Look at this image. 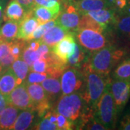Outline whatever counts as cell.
<instances>
[{"label": "cell", "mask_w": 130, "mask_h": 130, "mask_svg": "<svg viewBox=\"0 0 130 130\" xmlns=\"http://www.w3.org/2000/svg\"><path fill=\"white\" fill-rule=\"evenodd\" d=\"M10 52V41H2L0 43V58L7 55Z\"/></svg>", "instance_id": "obj_39"}, {"label": "cell", "mask_w": 130, "mask_h": 130, "mask_svg": "<svg viewBox=\"0 0 130 130\" xmlns=\"http://www.w3.org/2000/svg\"><path fill=\"white\" fill-rule=\"evenodd\" d=\"M41 85L51 104L61 97L62 92L61 88V82L59 78L48 77L42 82Z\"/></svg>", "instance_id": "obj_15"}, {"label": "cell", "mask_w": 130, "mask_h": 130, "mask_svg": "<svg viewBox=\"0 0 130 130\" xmlns=\"http://www.w3.org/2000/svg\"><path fill=\"white\" fill-rule=\"evenodd\" d=\"M4 70H5L3 69V67H2V66L0 65V74L2 73V72H3Z\"/></svg>", "instance_id": "obj_43"}, {"label": "cell", "mask_w": 130, "mask_h": 130, "mask_svg": "<svg viewBox=\"0 0 130 130\" xmlns=\"http://www.w3.org/2000/svg\"><path fill=\"white\" fill-rule=\"evenodd\" d=\"M19 22L7 20L0 28V39L2 41H12L17 38Z\"/></svg>", "instance_id": "obj_23"}, {"label": "cell", "mask_w": 130, "mask_h": 130, "mask_svg": "<svg viewBox=\"0 0 130 130\" xmlns=\"http://www.w3.org/2000/svg\"><path fill=\"white\" fill-rule=\"evenodd\" d=\"M85 14L94 19L98 23L108 28L109 25H114L116 18V12L112 8H104L95 11L88 12Z\"/></svg>", "instance_id": "obj_16"}, {"label": "cell", "mask_w": 130, "mask_h": 130, "mask_svg": "<svg viewBox=\"0 0 130 130\" xmlns=\"http://www.w3.org/2000/svg\"><path fill=\"white\" fill-rule=\"evenodd\" d=\"M1 42H2V41H1V39H0V43H1Z\"/></svg>", "instance_id": "obj_44"}, {"label": "cell", "mask_w": 130, "mask_h": 130, "mask_svg": "<svg viewBox=\"0 0 130 130\" xmlns=\"http://www.w3.org/2000/svg\"><path fill=\"white\" fill-rule=\"evenodd\" d=\"M39 25L37 20L33 16L32 11L27 12L26 15L20 23L17 38L28 41L33 31Z\"/></svg>", "instance_id": "obj_12"}, {"label": "cell", "mask_w": 130, "mask_h": 130, "mask_svg": "<svg viewBox=\"0 0 130 130\" xmlns=\"http://www.w3.org/2000/svg\"><path fill=\"white\" fill-rule=\"evenodd\" d=\"M111 91L117 114L124 109L130 98V80L115 79L111 81Z\"/></svg>", "instance_id": "obj_9"}, {"label": "cell", "mask_w": 130, "mask_h": 130, "mask_svg": "<svg viewBox=\"0 0 130 130\" xmlns=\"http://www.w3.org/2000/svg\"><path fill=\"white\" fill-rule=\"evenodd\" d=\"M113 25L118 33L130 40V12L116 14V21Z\"/></svg>", "instance_id": "obj_24"}, {"label": "cell", "mask_w": 130, "mask_h": 130, "mask_svg": "<svg viewBox=\"0 0 130 130\" xmlns=\"http://www.w3.org/2000/svg\"><path fill=\"white\" fill-rule=\"evenodd\" d=\"M119 129L130 130V112L126 113L121 119L119 124Z\"/></svg>", "instance_id": "obj_38"}, {"label": "cell", "mask_w": 130, "mask_h": 130, "mask_svg": "<svg viewBox=\"0 0 130 130\" xmlns=\"http://www.w3.org/2000/svg\"><path fill=\"white\" fill-rule=\"evenodd\" d=\"M15 60H16V59L11 54V52H9L7 55L0 58V65L3 67L4 70H6V69L10 67V66L12 64V63Z\"/></svg>", "instance_id": "obj_37"}, {"label": "cell", "mask_w": 130, "mask_h": 130, "mask_svg": "<svg viewBox=\"0 0 130 130\" xmlns=\"http://www.w3.org/2000/svg\"><path fill=\"white\" fill-rule=\"evenodd\" d=\"M20 58L23 59L30 67L35 61L41 58V55L38 50L33 51L31 48H30L26 44V46L25 47Z\"/></svg>", "instance_id": "obj_30"}, {"label": "cell", "mask_w": 130, "mask_h": 130, "mask_svg": "<svg viewBox=\"0 0 130 130\" xmlns=\"http://www.w3.org/2000/svg\"><path fill=\"white\" fill-rule=\"evenodd\" d=\"M48 77L49 75L46 72H37L30 71V73L28 74L25 83L27 84L41 83L43 80H45Z\"/></svg>", "instance_id": "obj_33"}, {"label": "cell", "mask_w": 130, "mask_h": 130, "mask_svg": "<svg viewBox=\"0 0 130 130\" xmlns=\"http://www.w3.org/2000/svg\"><path fill=\"white\" fill-rule=\"evenodd\" d=\"M108 2L116 14L130 12V0H108Z\"/></svg>", "instance_id": "obj_29"}, {"label": "cell", "mask_w": 130, "mask_h": 130, "mask_svg": "<svg viewBox=\"0 0 130 130\" xmlns=\"http://www.w3.org/2000/svg\"><path fill=\"white\" fill-rule=\"evenodd\" d=\"M56 24V20L55 19V20H50L48 22H46L45 23L39 25L37 27V28L33 31V32L32 33V35L30 36V37L28 41L40 39L50 28H52L53 26H54Z\"/></svg>", "instance_id": "obj_28"}, {"label": "cell", "mask_w": 130, "mask_h": 130, "mask_svg": "<svg viewBox=\"0 0 130 130\" xmlns=\"http://www.w3.org/2000/svg\"><path fill=\"white\" fill-rule=\"evenodd\" d=\"M36 112L33 108L21 110L11 129L25 130L31 129L35 124Z\"/></svg>", "instance_id": "obj_13"}, {"label": "cell", "mask_w": 130, "mask_h": 130, "mask_svg": "<svg viewBox=\"0 0 130 130\" xmlns=\"http://www.w3.org/2000/svg\"><path fill=\"white\" fill-rule=\"evenodd\" d=\"M90 55V53L81 46L78 43H76L74 51L69 57L67 65L80 68L85 62L88 61Z\"/></svg>", "instance_id": "obj_22"}, {"label": "cell", "mask_w": 130, "mask_h": 130, "mask_svg": "<svg viewBox=\"0 0 130 130\" xmlns=\"http://www.w3.org/2000/svg\"><path fill=\"white\" fill-rule=\"evenodd\" d=\"M16 77L9 67L0 74V93L7 96L17 86Z\"/></svg>", "instance_id": "obj_20"}, {"label": "cell", "mask_w": 130, "mask_h": 130, "mask_svg": "<svg viewBox=\"0 0 130 130\" xmlns=\"http://www.w3.org/2000/svg\"><path fill=\"white\" fill-rule=\"evenodd\" d=\"M60 10L59 9H51L43 6L34 5L32 13L37 20L38 24L41 25L52 20H55L59 14Z\"/></svg>", "instance_id": "obj_19"}, {"label": "cell", "mask_w": 130, "mask_h": 130, "mask_svg": "<svg viewBox=\"0 0 130 130\" xmlns=\"http://www.w3.org/2000/svg\"><path fill=\"white\" fill-rule=\"evenodd\" d=\"M95 114L106 129H114L117 112L111 91V81L106 85L98 102Z\"/></svg>", "instance_id": "obj_4"}, {"label": "cell", "mask_w": 130, "mask_h": 130, "mask_svg": "<svg viewBox=\"0 0 130 130\" xmlns=\"http://www.w3.org/2000/svg\"><path fill=\"white\" fill-rule=\"evenodd\" d=\"M11 70L16 77L17 85H20L25 81L29 71V66L20 57L17 59L10 66Z\"/></svg>", "instance_id": "obj_25"}, {"label": "cell", "mask_w": 130, "mask_h": 130, "mask_svg": "<svg viewBox=\"0 0 130 130\" xmlns=\"http://www.w3.org/2000/svg\"><path fill=\"white\" fill-rule=\"evenodd\" d=\"M27 12L23 7L16 0H10L7 5L3 13V20H14L20 22Z\"/></svg>", "instance_id": "obj_14"}, {"label": "cell", "mask_w": 130, "mask_h": 130, "mask_svg": "<svg viewBox=\"0 0 130 130\" xmlns=\"http://www.w3.org/2000/svg\"><path fill=\"white\" fill-rule=\"evenodd\" d=\"M112 76L115 79L130 80V58L121 61L116 65Z\"/></svg>", "instance_id": "obj_27"}, {"label": "cell", "mask_w": 130, "mask_h": 130, "mask_svg": "<svg viewBox=\"0 0 130 130\" xmlns=\"http://www.w3.org/2000/svg\"><path fill=\"white\" fill-rule=\"evenodd\" d=\"M88 109L90 108L85 104L81 93L77 92L62 95L57 101L55 111L72 121L77 129L83 114Z\"/></svg>", "instance_id": "obj_3"}, {"label": "cell", "mask_w": 130, "mask_h": 130, "mask_svg": "<svg viewBox=\"0 0 130 130\" xmlns=\"http://www.w3.org/2000/svg\"><path fill=\"white\" fill-rule=\"evenodd\" d=\"M75 43L74 32H69L54 46L51 48V51L62 62L67 64L69 57L74 51Z\"/></svg>", "instance_id": "obj_11"}, {"label": "cell", "mask_w": 130, "mask_h": 130, "mask_svg": "<svg viewBox=\"0 0 130 130\" xmlns=\"http://www.w3.org/2000/svg\"><path fill=\"white\" fill-rule=\"evenodd\" d=\"M41 120L38 121L37 123H35L32 126L31 129L37 130H58L56 125L51 122L46 116H43L40 118Z\"/></svg>", "instance_id": "obj_31"}, {"label": "cell", "mask_w": 130, "mask_h": 130, "mask_svg": "<svg viewBox=\"0 0 130 130\" xmlns=\"http://www.w3.org/2000/svg\"><path fill=\"white\" fill-rule=\"evenodd\" d=\"M81 14L74 5V0L61 2V10L56 18V23L69 32H75L79 26Z\"/></svg>", "instance_id": "obj_6"}, {"label": "cell", "mask_w": 130, "mask_h": 130, "mask_svg": "<svg viewBox=\"0 0 130 130\" xmlns=\"http://www.w3.org/2000/svg\"><path fill=\"white\" fill-rule=\"evenodd\" d=\"M74 5L81 14L110 7L108 0H76Z\"/></svg>", "instance_id": "obj_17"}, {"label": "cell", "mask_w": 130, "mask_h": 130, "mask_svg": "<svg viewBox=\"0 0 130 130\" xmlns=\"http://www.w3.org/2000/svg\"><path fill=\"white\" fill-rule=\"evenodd\" d=\"M62 95L77 93L83 87L84 75L77 67L67 66L61 75Z\"/></svg>", "instance_id": "obj_7"}, {"label": "cell", "mask_w": 130, "mask_h": 130, "mask_svg": "<svg viewBox=\"0 0 130 130\" xmlns=\"http://www.w3.org/2000/svg\"><path fill=\"white\" fill-rule=\"evenodd\" d=\"M74 32L77 43L90 54L110 44L106 32L92 29H79Z\"/></svg>", "instance_id": "obj_5"}, {"label": "cell", "mask_w": 130, "mask_h": 130, "mask_svg": "<svg viewBox=\"0 0 130 130\" xmlns=\"http://www.w3.org/2000/svg\"><path fill=\"white\" fill-rule=\"evenodd\" d=\"M7 97L8 103L20 110L33 108L32 101L28 94L25 81L17 85Z\"/></svg>", "instance_id": "obj_10"}, {"label": "cell", "mask_w": 130, "mask_h": 130, "mask_svg": "<svg viewBox=\"0 0 130 130\" xmlns=\"http://www.w3.org/2000/svg\"><path fill=\"white\" fill-rule=\"evenodd\" d=\"M56 124L58 130H70L74 129L73 122L59 113H56Z\"/></svg>", "instance_id": "obj_32"}, {"label": "cell", "mask_w": 130, "mask_h": 130, "mask_svg": "<svg viewBox=\"0 0 130 130\" xmlns=\"http://www.w3.org/2000/svg\"><path fill=\"white\" fill-rule=\"evenodd\" d=\"M8 104L9 103L7 101V97L6 95H2V93H0V114L4 111V109Z\"/></svg>", "instance_id": "obj_41"}, {"label": "cell", "mask_w": 130, "mask_h": 130, "mask_svg": "<svg viewBox=\"0 0 130 130\" xmlns=\"http://www.w3.org/2000/svg\"><path fill=\"white\" fill-rule=\"evenodd\" d=\"M48 67V64L46 59H38L35 61L29 67L30 70L32 72H47Z\"/></svg>", "instance_id": "obj_34"}, {"label": "cell", "mask_w": 130, "mask_h": 130, "mask_svg": "<svg viewBox=\"0 0 130 130\" xmlns=\"http://www.w3.org/2000/svg\"><path fill=\"white\" fill-rule=\"evenodd\" d=\"M79 69L84 75V90L81 95L88 108L95 111L98 102L106 85L111 80L108 76H104L91 70L88 61Z\"/></svg>", "instance_id": "obj_1"}, {"label": "cell", "mask_w": 130, "mask_h": 130, "mask_svg": "<svg viewBox=\"0 0 130 130\" xmlns=\"http://www.w3.org/2000/svg\"><path fill=\"white\" fill-rule=\"evenodd\" d=\"M79 29H92V30H95L99 32H106L108 27L98 23L94 19L90 17L88 14H81L80 16L79 26H78L77 30Z\"/></svg>", "instance_id": "obj_26"}, {"label": "cell", "mask_w": 130, "mask_h": 130, "mask_svg": "<svg viewBox=\"0 0 130 130\" xmlns=\"http://www.w3.org/2000/svg\"><path fill=\"white\" fill-rule=\"evenodd\" d=\"M83 129L92 130H106V127L103 125L102 123L98 120L95 114L90 119L88 122L83 127Z\"/></svg>", "instance_id": "obj_35"}, {"label": "cell", "mask_w": 130, "mask_h": 130, "mask_svg": "<svg viewBox=\"0 0 130 130\" xmlns=\"http://www.w3.org/2000/svg\"><path fill=\"white\" fill-rule=\"evenodd\" d=\"M69 32L66 29L62 28L56 23L54 26L51 28L47 31L40 40L43 43H46L47 46L52 48L58 42L61 40Z\"/></svg>", "instance_id": "obj_18"}, {"label": "cell", "mask_w": 130, "mask_h": 130, "mask_svg": "<svg viewBox=\"0 0 130 130\" xmlns=\"http://www.w3.org/2000/svg\"><path fill=\"white\" fill-rule=\"evenodd\" d=\"M126 54L124 49L109 44L91 54L88 63L92 70L104 76H109L113 68L123 59Z\"/></svg>", "instance_id": "obj_2"}, {"label": "cell", "mask_w": 130, "mask_h": 130, "mask_svg": "<svg viewBox=\"0 0 130 130\" xmlns=\"http://www.w3.org/2000/svg\"><path fill=\"white\" fill-rule=\"evenodd\" d=\"M21 110L8 104L0 114V129H11Z\"/></svg>", "instance_id": "obj_21"}, {"label": "cell", "mask_w": 130, "mask_h": 130, "mask_svg": "<svg viewBox=\"0 0 130 130\" xmlns=\"http://www.w3.org/2000/svg\"><path fill=\"white\" fill-rule=\"evenodd\" d=\"M74 1H76V0H74Z\"/></svg>", "instance_id": "obj_45"}, {"label": "cell", "mask_w": 130, "mask_h": 130, "mask_svg": "<svg viewBox=\"0 0 130 130\" xmlns=\"http://www.w3.org/2000/svg\"><path fill=\"white\" fill-rule=\"evenodd\" d=\"M23 7L26 12L32 11L34 7V0H16Z\"/></svg>", "instance_id": "obj_40"}, {"label": "cell", "mask_w": 130, "mask_h": 130, "mask_svg": "<svg viewBox=\"0 0 130 130\" xmlns=\"http://www.w3.org/2000/svg\"><path fill=\"white\" fill-rule=\"evenodd\" d=\"M34 5L61 9V0H34Z\"/></svg>", "instance_id": "obj_36"}, {"label": "cell", "mask_w": 130, "mask_h": 130, "mask_svg": "<svg viewBox=\"0 0 130 130\" xmlns=\"http://www.w3.org/2000/svg\"><path fill=\"white\" fill-rule=\"evenodd\" d=\"M7 5V0H0V23L3 20V13Z\"/></svg>", "instance_id": "obj_42"}, {"label": "cell", "mask_w": 130, "mask_h": 130, "mask_svg": "<svg viewBox=\"0 0 130 130\" xmlns=\"http://www.w3.org/2000/svg\"><path fill=\"white\" fill-rule=\"evenodd\" d=\"M28 94L32 101V106L38 118H41L51 109V103L43 88L40 83L27 84Z\"/></svg>", "instance_id": "obj_8"}]
</instances>
